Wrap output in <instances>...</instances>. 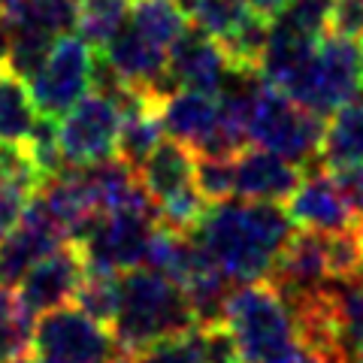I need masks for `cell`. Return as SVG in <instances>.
I'll return each instance as SVG.
<instances>
[{
  "label": "cell",
  "instance_id": "obj_1",
  "mask_svg": "<svg viewBox=\"0 0 363 363\" xmlns=\"http://www.w3.org/2000/svg\"><path fill=\"white\" fill-rule=\"evenodd\" d=\"M294 230L297 227L288 218V209L279 203L230 197L224 203H209L191 236L236 285H257L269 279Z\"/></svg>",
  "mask_w": 363,
  "mask_h": 363
},
{
  "label": "cell",
  "instance_id": "obj_2",
  "mask_svg": "<svg viewBox=\"0 0 363 363\" xmlns=\"http://www.w3.org/2000/svg\"><path fill=\"white\" fill-rule=\"evenodd\" d=\"M194 309L176 281L149 267L121 272V303L112 321V333L128 357L161 339L194 330Z\"/></svg>",
  "mask_w": 363,
  "mask_h": 363
},
{
  "label": "cell",
  "instance_id": "obj_3",
  "mask_svg": "<svg viewBox=\"0 0 363 363\" xmlns=\"http://www.w3.org/2000/svg\"><path fill=\"white\" fill-rule=\"evenodd\" d=\"M224 324L242 363H297L303 354L294 318L269 281L236 288Z\"/></svg>",
  "mask_w": 363,
  "mask_h": 363
},
{
  "label": "cell",
  "instance_id": "obj_4",
  "mask_svg": "<svg viewBox=\"0 0 363 363\" xmlns=\"http://www.w3.org/2000/svg\"><path fill=\"white\" fill-rule=\"evenodd\" d=\"M324 128L327 124L321 116L303 109L288 94H281L279 88L264 82L252 100V109H248L245 140L248 145L288 157L300 169H312L321 167L318 155H321Z\"/></svg>",
  "mask_w": 363,
  "mask_h": 363
},
{
  "label": "cell",
  "instance_id": "obj_5",
  "mask_svg": "<svg viewBox=\"0 0 363 363\" xmlns=\"http://www.w3.org/2000/svg\"><path fill=\"white\" fill-rule=\"evenodd\" d=\"M363 91V67H360V45L354 40H342L324 33L303 70L288 82L281 94L294 104L315 112V116H333L336 109L351 104Z\"/></svg>",
  "mask_w": 363,
  "mask_h": 363
},
{
  "label": "cell",
  "instance_id": "obj_6",
  "mask_svg": "<svg viewBox=\"0 0 363 363\" xmlns=\"http://www.w3.org/2000/svg\"><path fill=\"white\" fill-rule=\"evenodd\" d=\"M157 233V209L104 212L79 240L88 269L128 272L145 267Z\"/></svg>",
  "mask_w": 363,
  "mask_h": 363
},
{
  "label": "cell",
  "instance_id": "obj_7",
  "mask_svg": "<svg viewBox=\"0 0 363 363\" xmlns=\"http://www.w3.org/2000/svg\"><path fill=\"white\" fill-rule=\"evenodd\" d=\"M118 130H121L118 104L91 88L61 121H55V143H58V155L64 167L82 169L116 157Z\"/></svg>",
  "mask_w": 363,
  "mask_h": 363
},
{
  "label": "cell",
  "instance_id": "obj_8",
  "mask_svg": "<svg viewBox=\"0 0 363 363\" xmlns=\"http://www.w3.org/2000/svg\"><path fill=\"white\" fill-rule=\"evenodd\" d=\"M33 351L55 363H116L128 357L116 342V333L76 306L45 312L33 324Z\"/></svg>",
  "mask_w": 363,
  "mask_h": 363
},
{
  "label": "cell",
  "instance_id": "obj_9",
  "mask_svg": "<svg viewBox=\"0 0 363 363\" xmlns=\"http://www.w3.org/2000/svg\"><path fill=\"white\" fill-rule=\"evenodd\" d=\"M91 70H94V52L82 37L64 33L55 40L49 58L30 79V97L40 118L61 121L88 94Z\"/></svg>",
  "mask_w": 363,
  "mask_h": 363
},
{
  "label": "cell",
  "instance_id": "obj_10",
  "mask_svg": "<svg viewBox=\"0 0 363 363\" xmlns=\"http://www.w3.org/2000/svg\"><path fill=\"white\" fill-rule=\"evenodd\" d=\"M64 242L70 240L64 236L58 221L52 218L49 206L33 194L18 227L6 240H0V288H16L37 260L52 255Z\"/></svg>",
  "mask_w": 363,
  "mask_h": 363
},
{
  "label": "cell",
  "instance_id": "obj_11",
  "mask_svg": "<svg viewBox=\"0 0 363 363\" xmlns=\"http://www.w3.org/2000/svg\"><path fill=\"white\" fill-rule=\"evenodd\" d=\"M85 272L88 264L79 242H64L28 269V276L18 281V297L33 315L64 309L67 303H73Z\"/></svg>",
  "mask_w": 363,
  "mask_h": 363
},
{
  "label": "cell",
  "instance_id": "obj_12",
  "mask_svg": "<svg viewBox=\"0 0 363 363\" xmlns=\"http://www.w3.org/2000/svg\"><path fill=\"white\" fill-rule=\"evenodd\" d=\"M288 218L294 227L300 230H312V233H342V230H354L357 218L351 212L348 200L342 197L336 179L330 169L324 167H312L303 169V182L294 191V197L285 203Z\"/></svg>",
  "mask_w": 363,
  "mask_h": 363
},
{
  "label": "cell",
  "instance_id": "obj_13",
  "mask_svg": "<svg viewBox=\"0 0 363 363\" xmlns=\"http://www.w3.org/2000/svg\"><path fill=\"white\" fill-rule=\"evenodd\" d=\"M303 182V169L276 152L248 145L233 157V197L255 203H285Z\"/></svg>",
  "mask_w": 363,
  "mask_h": 363
},
{
  "label": "cell",
  "instance_id": "obj_14",
  "mask_svg": "<svg viewBox=\"0 0 363 363\" xmlns=\"http://www.w3.org/2000/svg\"><path fill=\"white\" fill-rule=\"evenodd\" d=\"M157 116H161V128L169 140L185 143L197 155H209L215 140H218L221 104L215 94L179 88L176 94H169L161 104Z\"/></svg>",
  "mask_w": 363,
  "mask_h": 363
},
{
  "label": "cell",
  "instance_id": "obj_15",
  "mask_svg": "<svg viewBox=\"0 0 363 363\" xmlns=\"http://www.w3.org/2000/svg\"><path fill=\"white\" fill-rule=\"evenodd\" d=\"M169 76L176 79L179 88L218 97L227 79L233 76V64L212 37L197 28H188L182 40L169 49Z\"/></svg>",
  "mask_w": 363,
  "mask_h": 363
},
{
  "label": "cell",
  "instance_id": "obj_16",
  "mask_svg": "<svg viewBox=\"0 0 363 363\" xmlns=\"http://www.w3.org/2000/svg\"><path fill=\"white\" fill-rule=\"evenodd\" d=\"M194 167H197L194 149H188L185 143H176L167 136V140H161V145L145 157V164L136 169V176H140L145 194L152 197L155 209H161L167 203L197 191Z\"/></svg>",
  "mask_w": 363,
  "mask_h": 363
},
{
  "label": "cell",
  "instance_id": "obj_17",
  "mask_svg": "<svg viewBox=\"0 0 363 363\" xmlns=\"http://www.w3.org/2000/svg\"><path fill=\"white\" fill-rule=\"evenodd\" d=\"M330 279L327 269V252H324V233L312 230H294L291 242L285 252L279 255L276 267L269 272V285L279 294H294V291H315Z\"/></svg>",
  "mask_w": 363,
  "mask_h": 363
},
{
  "label": "cell",
  "instance_id": "obj_18",
  "mask_svg": "<svg viewBox=\"0 0 363 363\" xmlns=\"http://www.w3.org/2000/svg\"><path fill=\"white\" fill-rule=\"evenodd\" d=\"M357 161H363V91L330 116L318 155L324 169H342Z\"/></svg>",
  "mask_w": 363,
  "mask_h": 363
},
{
  "label": "cell",
  "instance_id": "obj_19",
  "mask_svg": "<svg viewBox=\"0 0 363 363\" xmlns=\"http://www.w3.org/2000/svg\"><path fill=\"white\" fill-rule=\"evenodd\" d=\"M40 112L33 106L30 88L16 73L0 70V140L28 143L40 128Z\"/></svg>",
  "mask_w": 363,
  "mask_h": 363
},
{
  "label": "cell",
  "instance_id": "obj_20",
  "mask_svg": "<svg viewBox=\"0 0 363 363\" xmlns=\"http://www.w3.org/2000/svg\"><path fill=\"white\" fill-rule=\"evenodd\" d=\"M130 25L161 49H173L188 30V16L176 0H133L130 4Z\"/></svg>",
  "mask_w": 363,
  "mask_h": 363
},
{
  "label": "cell",
  "instance_id": "obj_21",
  "mask_svg": "<svg viewBox=\"0 0 363 363\" xmlns=\"http://www.w3.org/2000/svg\"><path fill=\"white\" fill-rule=\"evenodd\" d=\"M130 0H76V28L91 52H104L128 25Z\"/></svg>",
  "mask_w": 363,
  "mask_h": 363
},
{
  "label": "cell",
  "instance_id": "obj_22",
  "mask_svg": "<svg viewBox=\"0 0 363 363\" xmlns=\"http://www.w3.org/2000/svg\"><path fill=\"white\" fill-rule=\"evenodd\" d=\"M33 348V312L18 291L0 288V363H18Z\"/></svg>",
  "mask_w": 363,
  "mask_h": 363
},
{
  "label": "cell",
  "instance_id": "obj_23",
  "mask_svg": "<svg viewBox=\"0 0 363 363\" xmlns=\"http://www.w3.org/2000/svg\"><path fill=\"white\" fill-rule=\"evenodd\" d=\"M339 327H342V351L345 363L363 360V276L357 279H330Z\"/></svg>",
  "mask_w": 363,
  "mask_h": 363
},
{
  "label": "cell",
  "instance_id": "obj_24",
  "mask_svg": "<svg viewBox=\"0 0 363 363\" xmlns=\"http://www.w3.org/2000/svg\"><path fill=\"white\" fill-rule=\"evenodd\" d=\"M73 303L79 312H85L88 318H94V321L112 330V321H116L118 303H121V272L88 269Z\"/></svg>",
  "mask_w": 363,
  "mask_h": 363
},
{
  "label": "cell",
  "instance_id": "obj_25",
  "mask_svg": "<svg viewBox=\"0 0 363 363\" xmlns=\"http://www.w3.org/2000/svg\"><path fill=\"white\" fill-rule=\"evenodd\" d=\"M188 18L206 37L224 43L252 18V9H248L245 0H191Z\"/></svg>",
  "mask_w": 363,
  "mask_h": 363
},
{
  "label": "cell",
  "instance_id": "obj_26",
  "mask_svg": "<svg viewBox=\"0 0 363 363\" xmlns=\"http://www.w3.org/2000/svg\"><path fill=\"white\" fill-rule=\"evenodd\" d=\"M324 252H327V269L330 279H357L363 276V245L354 230L330 233L324 236Z\"/></svg>",
  "mask_w": 363,
  "mask_h": 363
},
{
  "label": "cell",
  "instance_id": "obj_27",
  "mask_svg": "<svg viewBox=\"0 0 363 363\" xmlns=\"http://www.w3.org/2000/svg\"><path fill=\"white\" fill-rule=\"evenodd\" d=\"M194 182H197V191L206 197V203L230 200L233 197V157L197 155Z\"/></svg>",
  "mask_w": 363,
  "mask_h": 363
},
{
  "label": "cell",
  "instance_id": "obj_28",
  "mask_svg": "<svg viewBox=\"0 0 363 363\" xmlns=\"http://www.w3.org/2000/svg\"><path fill=\"white\" fill-rule=\"evenodd\" d=\"M130 363H203L197 345V327L182 336H169L136 351V354H130Z\"/></svg>",
  "mask_w": 363,
  "mask_h": 363
},
{
  "label": "cell",
  "instance_id": "obj_29",
  "mask_svg": "<svg viewBox=\"0 0 363 363\" xmlns=\"http://www.w3.org/2000/svg\"><path fill=\"white\" fill-rule=\"evenodd\" d=\"M197 345H200L203 363H242L227 324L197 327Z\"/></svg>",
  "mask_w": 363,
  "mask_h": 363
},
{
  "label": "cell",
  "instance_id": "obj_30",
  "mask_svg": "<svg viewBox=\"0 0 363 363\" xmlns=\"http://www.w3.org/2000/svg\"><path fill=\"white\" fill-rule=\"evenodd\" d=\"M30 197H33L30 188L18 185V182H4L0 179V240H6V236L18 227Z\"/></svg>",
  "mask_w": 363,
  "mask_h": 363
},
{
  "label": "cell",
  "instance_id": "obj_31",
  "mask_svg": "<svg viewBox=\"0 0 363 363\" xmlns=\"http://www.w3.org/2000/svg\"><path fill=\"white\" fill-rule=\"evenodd\" d=\"M327 33L342 40H363V0H333L327 16Z\"/></svg>",
  "mask_w": 363,
  "mask_h": 363
},
{
  "label": "cell",
  "instance_id": "obj_32",
  "mask_svg": "<svg viewBox=\"0 0 363 363\" xmlns=\"http://www.w3.org/2000/svg\"><path fill=\"white\" fill-rule=\"evenodd\" d=\"M339 191H342V197L348 200L351 212H354L357 224H363V161L357 164H348L342 169H330Z\"/></svg>",
  "mask_w": 363,
  "mask_h": 363
},
{
  "label": "cell",
  "instance_id": "obj_33",
  "mask_svg": "<svg viewBox=\"0 0 363 363\" xmlns=\"http://www.w3.org/2000/svg\"><path fill=\"white\" fill-rule=\"evenodd\" d=\"M245 4H248V9H252L255 16L272 21V18H279L281 13H285L288 0H245Z\"/></svg>",
  "mask_w": 363,
  "mask_h": 363
},
{
  "label": "cell",
  "instance_id": "obj_34",
  "mask_svg": "<svg viewBox=\"0 0 363 363\" xmlns=\"http://www.w3.org/2000/svg\"><path fill=\"white\" fill-rule=\"evenodd\" d=\"M9 45H13V30H9L6 16H0V70H6L9 64Z\"/></svg>",
  "mask_w": 363,
  "mask_h": 363
},
{
  "label": "cell",
  "instance_id": "obj_35",
  "mask_svg": "<svg viewBox=\"0 0 363 363\" xmlns=\"http://www.w3.org/2000/svg\"><path fill=\"white\" fill-rule=\"evenodd\" d=\"M297 363H342V360H330V357H318V354H300V360Z\"/></svg>",
  "mask_w": 363,
  "mask_h": 363
},
{
  "label": "cell",
  "instance_id": "obj_36",
  "mask_svg": "<svg viewBox=\"0 0 363 363\" xmlns=\"http://www.w3.org/2000/svg\"><path fill=\"white\" fill-rule=\"evenodd\" d=\"M18 4H21V0H0V16H9Z\"/></svg>",
  "mask_w": 363,
  "mask_h": 363
},
{
  "label": "cell",
  "instance_id": "obj_37",
  "mask_svg": "<svg viewBox=\"0 0 363 363\" xmlns=\"http://www.w3.org/2000/svg\"><path fill=\"white\" fill-rule=\"evenodd\" d=\"M18 363H55V360H49V357H40V354H37V357H30V354H28V357H21Z\"/></svg>",
  "mask_w": 363,
  "mask_h": 363
},
{
  "label": "cell",
  "instance_id": "obj_38",
  "mask_svg": "<svg viewBox=\"0 0 363 363\" xmlns=\"http://www.w3.org/2000/svg\"><path fill=\"white\" fill-rule=\"evenodd\" d=\"M357 236H360V245H363V224H357Z\"/></svg>",
  "mask_w": 363,
  "mask_h": 363
},
{
  "label": "cell",
  "instance_id": "obj_39",
  "mask_svg": "<svg viewBox=\"0 0 363 363\" xmlns=\"http://www.w3.org/2000/svg\"><path fill=\"white\" fill-rule=\"evenodd\" d=\"M360 67H363V40H360Z\"/></svg>",
  "mask_w": 363,
  "mask_h": 363
},
{
  "label": "cell",
  "instance_id": "obj_40",
  "mask_svg": "<svg viewBox=\"0 0 363 363\" xmlns=\"http://www.w3.org/2000/svg\"><path fill=\"white\" fill-rule=\"evenodd\" d=\"M116 363H130V357H121V360H116Z\"/></svg>",
  "mask_w": 363,
  "mask_h": 363
}]
</instances>
